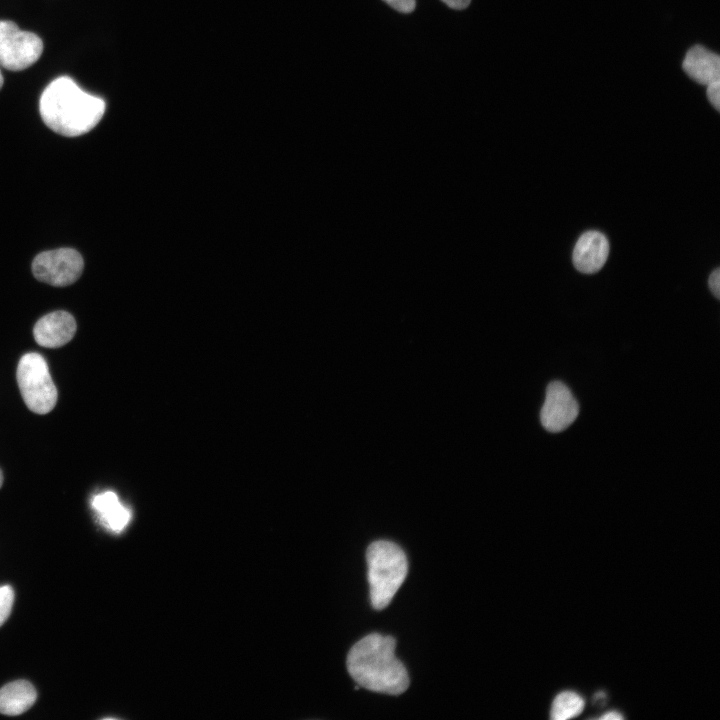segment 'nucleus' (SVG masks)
Segmentation results:
<instances>
[{
  "instance_id": "aec40b11",
  "label": "nucleus",
  "mask_w": 720,
  "mask_h": 720,
  "mask_svg": "<svg viewBox=\"0 0 720 720\" xmlns=\"http://www.w3.org/2000/svg\"><path fill=\"white\" fill-rule=\"evenodd\" d=\"M3 82H4V81H3V76H2V73H1V71H0V89H1L2 86H3Z\"/></svg>"
},
{
  "instance_id": "ddd939ff",
  "label": "nucleus",
  "mask_w": 720,
  "mask_h": 720,
  "mask_svg": "<svg viewBox=\"0 0 720 720\" xmlns=\"http://www.w3.org/2000/svg\"><path fill=\"white\" fill-rule=\"evenodd\" d=\"M584 709V700L572 691H564L553 701L550 716L554 720H566L578 716Z\"/></svg>"
},
{
  "instance_id": "7ed1b4c3",
  "label": "nucleus",
  "mask_w": 720,
  "mask_h": 720,
  "mask_svg": "<svg viewBox=\"0 0 720 720\" xmlns=\"http://www.w3.org/2000/svg\"><path fill=\"white\" fill-rule=\"evenodd\" d=\"M371 605L386 608L401 587L408 572L404 551L394 542L378 540L366 552Z\"/></svg>"
},
{
  "instance_id": "6ab92c4d",
  "label": "nucleus",
  "mask_w": 720,
  "mask_h": 720,
  "mask_svg": "<svg viewBox=\"0 0 720 720\" xmlns=\"http://www.w3.org/2000/svg\"><path fill=\"white\" fill-rule=\"evenodd\" d=\"M599 719L602 720H620L623 719V716L619 714V712L616 711H610L604 715H602Z\"/></svg>"
},
{
  "instance_id": "f03ea898",
  "label": "nucleus",
  "mask_w": 720,
  "mask_h": 720,
  "mask_svg": "<svg viewBox=\"0 0 720 720\" xmlns=\"http://www.w3.org/2000/svg\"><path fill=\"white\" fill-rule=\"evenodd\" d=\"M396 641L392 636L371 633L350 649L347 670L365 689L399 695L409 686L408 672L395 656Z\"/></svg>"
},
{
  "instance_id": "f3484780",
  "label": "nucleus",
  "mask_w": 720,
  "mask_h": 720,
  "mask_svg": "<svg viewBox=\"0 0 720 720\" xmlns=\"http://www.w3.org/2000/svg\"><path fill=\"white\" fill-rule=\"evenodd\" d=\"M708 286L712 294L716 297H720V270L716 268L710 274L708 278Z\"/></svg>"
},
{
  "instance_id": "412c9836",
  "label": "nucleus",
  "mask_w": 720,
  "mask_h": 720,
  "mask_svg": "<svg viewBox=\"0 0 720 720\" xmlns=\"http://www.w3.org/2000/svg\"><path fill=\"white\" fill-rule=\"evenodd\" d=\"M2 484H3V474H2V471L0 470V488H1Z\"/></svg>"
},
{
  "instance_id": "9b49d317",
  "label": "nucleus",
  "mask_w": 720,
  "mask_h": 720,
  "mask_svg": "<svg viewBox=\"0 0 720 720\" xmlns=\"http://www.w3.org/2000/svg\"><path fill=\"white\" fill-rule=\"evenodd\" d=\"M91 506L102 525L114 533H121L131 520L130 510L118 499L112 491H105L95 495Z\"/></svg>"
},
{
  "instance_id": "39448f33",
  "label": "nucleus",
  "mask_w": 720,
  "mask_h": 720,
  "mask_svg": "<svg viewBox=\"0 0 720 720\" xmlns=\"http://www.w3.org/2000/svg\"><path fill=\"white\" fill-rule=\"evenodd\" d=\"M43 52L41 38L21 30L14 22L0 21V65L10 71H21L33 65Z\"/></svg>"
},
{
  "instance_id": "a211bd4d",
  "label": "nucleus",
  "mask_w": 720,
  "mask_h": 720,
  "mask_svg": "<svg viewBox=\"0 0 720 720\" xmlns=\"http://www.w3.org/2000/svg\"><path fill=\"white\" fill-rule=\"evenodd\" d=\"M444 2L447 6H449L452 9L462 10L465 9L469 4L471 0H441Z\"/></svg>"
},
{
  "instance_id": "0eeeda50",
  "label": "nucleus",
  "mask_w": 720,
  "mask_h": 720,
  "mask_svg": "<svg viewBox=\"0 0 720 720\" xmlns=\"http://www.w3.org/2000/svg\"><path fill=\"white\" fill-rule=\"evenodd\" d=\"M579 414V405L570 389L560 381L549 383L540 411L542 426L549 432L568 428Z\"/></svg>"
},
{
  "instance_id": "6e6552de",
  "label": "nucleus",
  "mask_w": 720,
  "mask_h": 720,
  "mask_svg": "<svg viewBox=\"0 0 720 720\" xmlns=\"http://www.w3.org/2000/svg\"><path fill=\"white\" fill-rule=\"evenodd\" d=\"M609 255V242L599 231H587L577 240L572 254L574 267L585 274L598 272Z\"/></svg>"
},
{
  "instance_id": "dca6fc26",
  "label": "nucleus",
  "mask_w": 720,
  "mask_h": 720,
  "mask_svg": "<svg viewBox=\"0 0 720 720\" xmlns=\"http://www.w3.org/2000/svg\"><path fill=\"white\" fill-rule=\"evenodd\" d=\"M389 6L402 13H410L415 9V0H383Z\"/></svg>"
},
{
  "instance_id": "2eb2a0df",
  "label": "nucleus",
  "mask_w": 720,
  "mask_h": 720,
  "mask_svg": "<svg viewBox=\"0 0 720 720\" xmlns=\"http://www.w3.org/2000/svg\"><path fill=\"white\" fill-rule=\"evenodd\" d=\"M706 95L711 105L720 110V81L707 85Z\"/></svg>"
},
{
  "instance_id": "4468645a",
  "label": "nucleus",
  "mask_w": 720,
  "mask_h": 720,
  "mask_svg": "<svg viewBox=\"0 0 720 720\" xmlns=\"http://www.w3.org/2000/svg\"><path fill=\"white\" fill-rule=\"evenodd\" d=\"M14 602V591L11 586H0V626L8 619Z\"/></svg>"
},
{
  "instance_id": "9d476101",
  "label": "nucleus",
  "mask_w": 720,
  "mask_h": 720,
  "mask_svg": "<svg viewBox=\"0 0 720 720\" xmlns=\"http://www.w3.org/2000/svg\"><path fill=\"white\" fill-rule=\"evenodd\" d=\"M682 69L689 78L701 85L720 81L719 55L702 45H694L687 51Z\"/></svg>"
},
{
  "instance_id": "1a4fd4ad",
  "label": "nucleus",
  "mask_w": 720,
  "mask_h": 720,
  "mask_svg": "<svg viewBox=\"0 0 720 720\" xmlns=\"http://www.w3.org/2000/svg\"><path fill=\"white\" fill-rule=\"evenodd\" d=\"M75 332V319L66 311L46 314L36 322L33 329L35 341L47 348H57L67 344Z\"/></svg>"
},
{
  "instance_id": "20e7f679",
  "label": "nucleus",
  "mask_w": 720,
  "mask_h": 720,
  "mask_svg": "<svg viewBox=\"0 0 720 720\" xmlns=\"http://www.w3.org/2000/svg\"><path fill=\"white\" fill-rule=\"evenodd\" d=\"M16 378L22 398L32 412L47 414L55 407L57 389L40 354L30 352L23 355L17 366Z\"/></svg>"
},
{
  "instance_id": "f257e3e1",
  "label": "nucleus",
  "mask_w": 720,
  "mask_h": 720,
  "mask_svg": "<svg viewBox=\"0 0 720 720\" xmlns=\"http://www.w3.org/2000/svg\"><path fill=\"white\" fill-rule=\"evenodd\" d=\"M105 101L83 91L73 79L61 76L42 92L39 111L44 123L54 132L75 137L92 130L102 119Z\"/></svg>"
},
{
  "instance_id": "f8f14e48",
  "label": "nucleus",
  "mask_w": 720,
  "mask_h": 720,
  "mask_svg": "<svg viewBox=\"0 0 720 720\" xmlns=\"http://www.w3.org/2000/svg\"><path fill=\"white\" fill-rule=\"evenodd\" d=\"M37 693L26 680H17L0 689V713L16 716L24 713L35 703Z\"/></svg>"
},
{
  "instance_id": "423d86ee",
  "label": "nucleus",
  "mask_w": 720,
  "mask_h": 720,
  "mask_svg": "<svg viewBox=\"0 0 720 720\" xmlns=\"http://www.w3.org/2000/svg\"><path fill=\"white\" fill-rule=\"evenodd\" d=\"M84 261L78 251L59 248L38 254L32 262L35 278L52 286H67L82 274Z\"/></svg>"
}]
</instances>
